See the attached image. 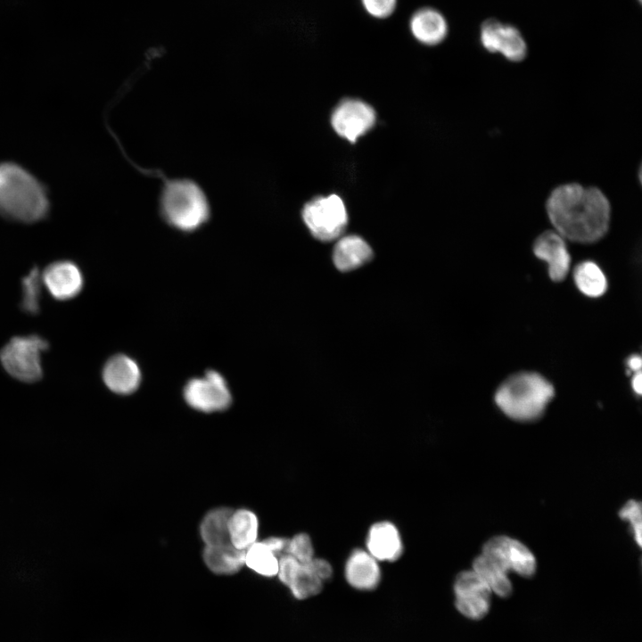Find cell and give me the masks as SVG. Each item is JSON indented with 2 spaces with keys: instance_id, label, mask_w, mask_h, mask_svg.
Segmentation results:
<instances>
[{
  "instance_id": "484cf974",
  "label": "cell",
  "mask_w": 642,
  "mask_h": 642,
  "mask_svg": "<svg viewBox=\"0 0 642 642\" xmlns=\"http://www.w3.org/2000/svg\"><path fill=\"white\" fill-rule=\"evenodd\" d=\"M42 277L37 268H32L22 278L21 308L29 314H37L39 310L40 288Z\"/></svg>"
},
{
  "instance_id": "d4e9b609",
  "label": "cell",
  "mask_w": 642,
  "mask_h": 642,
  "mask_svg": "<svg viewBox=\"0 0 642 642\" xmlns=\"http://www.w3.org/2000/svg\"><path fill=\"white\" fill-rule=\"evenodd\" d=\"M324 584L307 564H300L287 588L294 598L304 600L319 594Z\"/></svg>"
},
{
  "instance_id": "4dcf8cb0",
  "label": "cell",
  "mask_w": 642,
  "mask_h": 642,
  "mask_svg": "<svg viewBox=\"0 0 642 642\" xmlns=\"http://www.w3.org/2000/svg\"><path fill=\"white\" fill-rule=\"evenodd\" d=\"M267 547L278 557L286 554L289 539L284 537H268L262 540Z\"/></svg>"
},
{
  "instance_id": "ba28073f",
  "label": "cell",
  "mask_w": 642,
  "mask_h": 642,
  "mask_svg": "<svg viewBox=\"0 0 642 642\" xmlns=\"http://www.w3.org/2000/svg\"><path fill=\"white\" fill-rule=\"evenodd\" d=\"M184 395L190 407L205 413L224 410L232 400L225 379L217 371H209L203 377L190 380Z\"/></svg>"
},
{
  "instance_id": "ac0fdd59",
  "label": "cell",
  "mask_w": 642,
  "mask_h": 642,
  "mask_svg": "<svg viewBox=\"0 0 642 642\" xmlns=\"http://www.w3.org/2000/svg\"><path fill=\"white\" fill-rule=\"evenodd\" d=\"M373 257L369 244L360 236L351 235L339 238L333 252L334 266L342 272L354 270Z\"/></svg>"
},
{
  "instance_id": "4fadbf2b",
  "label": "cell",
  "mask_w": 642,
  "mask_h": 642,
  "mask_svg": "<svg viewBox=\"0 0 642 642\" xmlns=\"http://www.w3.org/2000/svg\"><path fill=\"white\" fill-rule=\"evenodd\" d=\"M42 283L51 295L60 300L77 296L83 287V276L78 267L67 260L56 261L44 270Z\"/></svg>"
},
{
  "instance_id": "d6986e66",
  "label": "cell",
  "mask_w": 642,
  "mask_h": 642,
  "mask_svg": "<svg viewBox=\"0 0 642 642\" xmlns=\"http://www.w3.org/2000/svg\"><path fill=\"white\" fill-rule=\"evenodd\" d=\"M202 558L212 572L231 575L245 565V550L238 549L232 545L205 546Z\"/></svg>"
},
{
  "instance_id": "8992f818",
  "label": "cell",
  "mask_w": 642,
  "mask_h": 642,
  "mask_svg": "<svg viewBox=\"0 0 642 642\" xmlns=\"http://www.w3.org/2000/svg\"><path fill=\"white\" fill-rule=\"evenodd\" d=\"M302 218L312 235L323 242L340 238L348 223L345 205L335 194L308 202L303 208Z\"/></svg>"
},
{
  "instance_id": "f546056e",
  "label": "cell",
  "mask_w": 642,
  "mask_h": 642,
  "mask_svg": "<svg viewBox=\"0 0 642 642\" xmlns=\"http://www.w3.org/2000/svg\"><path fill=\"white\" fill-rule=\"evenodd\" d=\"M307 564L324 583L333 578V569L327 560L315 556Z\"/></svg>"
},
{
  "instance_id": "cb8c5ba5",
  "label": "cell",
  "mask_w": 642,
  "mask_h": 642,
  "mask_svg": "<svg viewBox=\"0 0 642 642\" xmlns=\"http://www.w3.org/2000/svg\"><path fill=\"white\" fill-rule=\"evenodd\" d=\"M279 557L263 541H256L245 549V565L263 577L276 576Z\"/></svg>"
},
{
  "instance_id": "7402d4cb",
  "label": "cell",
  "mask_w": 642,
  "mask_h": 642,
  "mask_svg": "<svg viewBox=\"0 0 642 642\" xmlns=\"http://www.w3.org/2000/svg\"><path fill=\"white\" fill-rule=\"evenodd\" d=\"M473 570L489 587L490 591L498 597H506L512 593L513 587L507 572L482 554L474 558Z\"/></svg>"
},
{
  "instance_id": "30bf717a",
  "label": "cell",
  "mask_w": 642,
  "mask_h": 642,
  "mask_svg": "<svg viewBox=\"0 0 642 642\" xmlns=\"http://www.w3.org/2000/svg\"><path fill=\"white\" fill-rule=\"evenodd\" d=\"M480 41L490 53H500L511 62H521L527 54V45L521 32L514 26L496 19L484 21L480 29Z\"/></svg>"
},
{
  "instance_id": "2e32d148",
  "label": "cell",
  "mask_w": 642,
  "mask_h": 642,
  "mask_svg": "<svg viewBox=\"0 0 642 642\" xmlns=\"http://www.w3.org/2000/svg\"><path fill=\"white\" fill-rule=\"evenodd\" d=\"M105 385L114 393L129 394L140 384L141 373L137 364L125 355L111 358L103 369Z\"/></svg>"
},
{
  "instance_id": "7a4b0ae2",
  "label": "cell",
  "mask_w": 642,
  "mask_h": 642,
  "mask_svg": "<svg viewBox=\"0 0 642 642\" xmlns=\"http://www.w3.org/2000/svg\"><path fill=\"white\" fill-rule=\"evenodd\" d=\"M45 185L21 165L0 163V216L21 223H34L49 213Z\"/></svg>"
},
{
  "instance_id": "7c38bea8",
  "label": "cell",
  "mask_w": 642,
  "mask_h": 642,
  "mask_svg": "<svg viewBox=\"0 0 642 642\" xmlns=\"http://www.w3.org/2000/svg\"><path fill=\"white\" fill-rule=\"evenodd\" d=\"M366 549L379 563H393L399 560L404 550L399 528L387 520L373 523L366 533Z\"/></svg>"
},
{
  "instance_id": "1f68e13d",
  "label": "cell",
  "mask_w": 642,
  "mask_h": 642,
  "mask_svg": "<svg viewBox=\"0 0 642 642\" xmlns=\"http://www.w3.org/2000/svg\"><path fill=\"white\" fill-rule=\"evenodd\" d=\"M641 357L639 355H632L629 358L627 361V365L630 371L633 373H636L638 371H641Z\"/></svg>"
},
{
  "instance_id": "ffe728a7",
  "label": "cell",
  "mask_w": 642,
  "mask_h": 642,
  "mask_svg": "<svg viewBox=\"0 0 642 642\" xmlns=\"http://www.w3.org/2000/svg\"><path fill=\"white\" fill-rule=\"evenodd\" d=\"M233 510L218 507L208 512L200 524V535L205 546L232 545L228 523Z\"/></svg>"
},
{
  "instance_id": "44dd1931",
  "label": "cell",
  "mask_w": 642,
  "mask_h": 642,
  "mask_svg": "<svg viewBox=\"0 0 642 642\" xmlns=\"http://www.w3.org/2000/svg\"><path fill=\"white\" fill-rule=\"evenodd\" d=\"M228 530L232 546L245 550L257 541L258 517L249 509L242 508L233 511L229 519Z\"/></svg>"
},
{
  "instance_id": "d6a6232c",
  "label": "cell",
  "mask_w": 642,
  "mask_h": 642,
  "mask_svg": "<svg viewBox=\"0 0 642 642\" xmlns=\"http://www.w3.org/2000/svg\"><path fill=\"white\" fill-rule=\"evenodd\" d=\"M631 387L634 391V392L638 395H640L642 392V376H641V371H638L634 373V376L631 380Z\"/></svg>"
},
{
  "instance_id": "9a60e30c",
  "label": "cell",
  "mask_w": 642,
  "mask_h": 642,
  "mask_svg": "<svg viewBox=\"0 0 642 642\" xmlns=\"http://www.w3.org/2000/svg\"><path fill=\"white\" fill-rule=\"evenodd\" d=\"M534 254L548 265V274L555 282L563 281L570 269L571 256L564 238L556 231L540 235L533 245Z\"/></svg>"
},
{
  "instance_id": "277c9868",
  "label": "cell",
  "mask_w": 642,
  "mask_h": 642,
  "mask_svg": "<svg viewBox=\"0 0 642 642\" xmlns=\"http://www.w3.org/2000/svg\"><path fill=\"white\" fill-rule=\"evenodd\" d=\"M160 205L164 219L182 231L200 227L210 216V205L204 192L189 179L167 182L161 192Z\"/></svg>"
},
{
  "instance_id": "83f0119b",
  "label": "cell",
  "mask_w": 642,
  "mask_h": 642,
  "mask_svg": "<svg viewBox=\"0 0 642 642\" xmlns=\"http://www.w3.org/2000/svg\"><path fill=\"white\" fill-rule=\"evenodd\" d=\"M621 519L629 522L635 542L642 546V512L641 503L630 499L623 505L619 512Z\"/></svg>"
},
{
  "instance_id": "52a82bcc",
  "label": "cell",
  "mask_w": 642,
  "mask_h": 642,
  "mask_svg": "<svg viewBox=\"0 0 642 642\" xmlns=\"http://www.w3.org/2000/svg\"><path fill=\"white\" fill-rule=\"evenodd\" d=\"M482 554L507 573L514 572L531 577L536 572L537 561L533 553L521 541L505 535L487 540Z\"/></svg>"
},
{
  "instance_id": "8fae6325",
  "label": "cell",
  "mask_w": 642,
  "mask_h": 642,
  "mask_svg": "<svg viewBox=\"0 0 642 642\" xmlns=\"http://www.w3.org/2000/svg\"><path fill=\"white\" fill-rule=\"evenodd\" d=\"M331 122L339 136L354 143L373 127L375 112L362 101L344 100L335 108Z\"/></svg>"
},
{
  "instance_id": "603a6c76",
  "label": "cell",
  "mask_w": 642,
  "mask_h": 642,
  "mask_svg": "<svg viewBox=\"0 0 642 642\" xmlns=\"http://www.w3.org/2000/svg\"><path fill=\"white\" fill-rule=\"evenodd\" d=\"M573 279L578 289L588 297H599L607 290L606 277L593 261H583L577 265Z\"/></svg>"
},
{
  "instance_id": "f1b7e54d",
  "label": "cell",
  "mask_w": 642,
  "mask_h": 642,
  "mask_svg": "<svg viewBox=\"0 0 642 642\" xmlns=\"http://www.w3.org/2000/svg\"><path fill=\"white\" fill-rule=\"evenodd\" d=\"M398 0H360L364 10L371 17L383 20L390 17L397 7Z\"/></svg>"
},
{
  "instance_id": "5bb4252c",
  "label": "cell",
  "mask_w": 642,
  "mask_h": 642,
  "mask_svg": "<svg viewBox=\"0 0 642 642\" xmlns=\"http://www.w3.org/2000/svg\"><path fill=\"white\" fill-rule=\"evenodd\" d=\"M347 583L359 591H371L380 584V563L366 548H355L347 557L344 565Z\"/></svg>"
},
{
  "instance_id": "3957f363",
  "label": "cell",
  "mask_w": 642,
  "mask_h": 642,
  "mask_svg": "<svg viewBox=\"0 0 642 642\" xmlns=\"http://www.w3.org/2000/svg\"><path fill=\"white\" fill-rule=\"evenodd\" d=\"M555 395L553 385L542 375L523 372L508 377L495 393V403L509 418L519 422L541 417Z\"/></svg>"
},
{
  "instance_id": "e0dca14e",
  "label": "cell",
  "mask_w": 642,
  "mask_h": 642,
  "mask_svg": "<svg viewBox=\"0 0 642 642\" xmlns=\"http://www.w3.org/2000/svg\"><path fill=\"white\" fill-rule=\"evenodd\" d=\"M408 26L414 38L426 45L441 43L449 32V25L443 14L432 7L416 10L411 15Z\"/></svg>"
},
{
  "instance_id": "5b68a950",
  "label": "cell",
  "mask_w": 642,
  "mask_h": 642,
  "mask_svg": "<svg viewBox=\"0 0 642 642\" xmlns=\"http://www.w3.org/2000/svg\"><path fill=\"white\" fill-rule=\"evenodd\" d=\"M47 349V342L38 335L16 336L1 350L0 361L12 377L35 383L42 377L41 354Z\"/></svg>"
},
{
  "instance_id": "4316f807",
  "label": "cell",
  "mask_w": 642,
  "mask_h": 642,
  "mask_svg": "<svg viewBox=\"0 0 642 642\" xmlns=\"http://www.w3.org/2000/svg\"><path fill=\"white\" fill-rule=\"evenodd\" d=\"M300 564L310 562L315 556V548L310 536L306 532H299L289 539L287 552Z\"/></svg>"
},
{
  "instance_id": "836d02e7",
  "label": "cell",
  "mask_w": 642,
  "mask_h": 642,
  "mask_svg": "<svg viewBox=\"0 0 642 642\" xmlns=\"http://www.w3.org/2000/svg\"><path fill=\"white\" fill-rule=\"evenodd\" d=\"M638 1L639 3L641 2V0H638Z\"/></svg>"
},
{
  "instance_id": "6da1fadb",
  "label": "cell",
  "mask_w": 642,
  "mask_h": 642,
  "mask_svg": "<svg viewBox=\"0 0 642 642\" xmlns=\"http://www.w3.org/2000/svg\"><path fill=\"white\" fill-rule=\"evenodd\" d=\"M547 212L556 232L562 237L575 243H590L606 234L611 206L599 189L567 184L550 193Z\"/></svg>"
},
{
  "instance_id": "9c48e42d",
  "label": "cell",
  "mask_w": 642,
  "mask_h": 642,
  "mask_svg": "<svg viewBox=\"0 0 642 642\" xmlns=\"http://www.w3.org/2000/svg\"><path fill=\"white\" fill-rule=\"evenodd\" d=\"M453 590L456 607L464 616L479 620L488 613L492 592L473 569L457 575Z\"/></svg>"
}]
</instances>
